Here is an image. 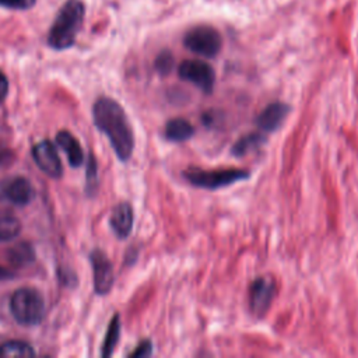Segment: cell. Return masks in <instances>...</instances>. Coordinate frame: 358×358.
<instances>
[{
  "label": "cell",
  "instance_id": "cell-1",
  "mask_svg": "<svg viewBox=\"0 0 358 358\" xmlns=\"http://www.w3.org/2000/svg\"><path fill=\"white\" fill-rule=\"evenodd\" d=\"M94 122L106 134L117 158L127 161L134 150V133L124 109L110 98H99L94 105Z\"/></svg>",
  "mask_w": 358,
  "mask_h": 358
},
{
  "label": "cell",
  "instance_id": "cell-2",
  "mask_svg": "<svg viewBox=\"0 0 358 358\" xmlns=\"http://www.w3.org/2000/svg\"><path fill=\"white\" fill-rule=\"evenodd\" d=\"M84 18V6L80 0H67L60 8L48 36L55 49H66L74 43L76 35Z\"/></svg>",
  "mask_w": 358,
  "mask_h": 358
},
{
  "label": "cell",
  "instance_id": "cell-3",
  "mask_svg": "<svg viewBox=\"0 0 358 358\" xmlns=\"http://www.w3.org/2000/svg\"><path fill=\"white\" fill-rule=\"evenodd\" d=\"M183 179L194 187L206 190H217L235 185L250 178V171L242 168H222V169H200L192 168L182 172Z\"/></svg>",
  "mask_w": 358,
  "mask_h": 358
},
{
  "label": "cell",
  "instance_id": "cell-4",
  "mask_svg": "<svg viewBox=\"0 0 358 358\" xmlns=\"http://www.w3.org/2000/svg\"><path fill=\"white\" fill-rule=\"evenodd\" d=\"M10 310L14 319L24 326L38 324L45 315L43 296L32 288H20L10 298Z\"/></svg>",
  "mask_w": 358,
  "mask_h": 358
},
{
  "label": "cell",
  "instance_id": "cell-5",
  "mask_svg": "<svg viewBox=\"0 0 358 358\" xmlns=\"http://www.w3.org/2000/svg\"><path fill=\"white\" fill-rule=\"evenodd\" d=\"M183 43L190 52L196 55L204 57H214L221 49L222 39L221 35L214 28L200 25L186 32Z\"/></svg>",
  "mask_w": 358,
  "mask_h": 358
},
{
  "label": "cell",
  "instance_id": "cell-6",
  "mask_svg": "<svg viewBox=\"0 0 358 358\" xmlns=\"http://www.w3.org/2000/svg\"><path fill=\"white\" fill-rule=\"evenodd\" d=\"M182 80L199 87L204 94H211L215 85L214 69L203 60H185L178 67Z\"/></svg>",
  "mask_w": 358,
  "mask_h": 358
},
{
  "label": "cell",
  "instance_id": "cell-7",
  "mask_svg": "<svg viewBox=\"0 0 358 358\" xmlns=\"http://www.w3.org/2000/svg\"><path fill=\"white\" fill-rule=\"evenodd\" d=\"M275 281L268 277H256L249 285V308L255 316H263L275 296Z\"/></svg>",
  "mask_w": 358,
  "mask_h": 358
},
{
  "label": "cell",
  "instance_id": "cell-8",
  "mask_svg": "<svg viewBox=\"0 0 358 358\" xmlns=\"http://www.w3.org/2000/svg\"><path fill=\"white\" fill-rule=\"evenodd\" d=\"M32 157L42 172L55 179L62 176L60 158L57 155L55 145L49 140H43L35 144L32 148Z\"/></svg>",
  "mask_w": 358,
  "mask_h": 358
},
{
  "label": "cell",
  "instance_id": "cell-9",
  "mask_svg": "<svg viewBox=\"0 0 358 358\" xmlns=\"http://www.w3.org/2000/svg\"><path fill=\"white\" fill-rule=\"evenodd\" d=\"M289 112L291 106L288 103L280 101L271 102L259 113V116L256 117V124L266 134L275 131L282 126Z\"/></svg>",
  "mask_w": 358,
  "mask_h": 358
},
{
  "label": "cell",
  "instance_id": "cell-10",
  "mask_svg": "<svg viewBox=\"0 0 358 358\" xmlns=\"http://www.w3.org/2000/svg\"><path fill=\"white\" fill-rule=\"evenodd\" d=\"M91 263L94 267V284L98 294H108L113 285V267L108 256L102 250L91 253Z\"/></svg>",
  "mask_w": 358,
  "mask_h": 358
},
{
  "label": "cell",
  "instance_id": "cell-11",
  "mask_svg": "<svg viewBox=\"0 0 358 358\" xmlns=\"http://www.w3.org/2000/svg\"><path fill=\"white\" fill-rule=\"evenodd\" d=\"M1 194L15 206H25L34 199V187L25 178H13L1 185Z\"/></svg>",
  "mask_w": 358,
  "mask_h": 358
},
{
  "label": "cell",
  "instance_id": "cell-12",
  "mask_svg": "<svg viewBox=\"0 0 358 358\" xmlns=\"http://www.w3.org/2000/svg\"><path fill=\"white\" fill-rule=\"evenodd\" d=\"M134 214L133 207L127 201H122L112 210L110 214V227L117 238L124 239L129 236L133 228Z\"/></svg>",
  "mask_w": 358,
  "mask_h": 358
},
{
  "label": "cell",
  "instance_id": "cell-13",
  "mask_svg": "<svg viewBox=\"0 0 358 358\" xmlns=\"http://www.w3.org/2000/svg\"><path fill=\"white\" fill-rule=\"evenodd\" d=\"M164 136L168 141L183 143L194 136V126L187 119L173 117L166 122Z\"/></svg>",
  "mask_w": 358,
  "mask_h": 358
},
{
  "label": "cell",
  "instance_id": "cell-14",
  "mask_svg": "<svg viewBox=\"0 0 358 358\" xmlns=\"http://www.w3.org/2000/svg\"><path fill=\"white\" fill-rule=\"evenodd\" d=\"M56 143L67 154V158L71 166H80L83 164V159H84L83 150L71 133L64 130L59 131L56 136Z\"/></svg>",
  "mask_w": 358,
  "mask_h": 358
},
{
  "label": "cell",
  "instance_id": "cell-15",
  "mask_svg": "<svg viewBox=\"0 0 358 358\" xmlns=\"http://www.w3.org/2000/svg\"><path fill=\"white\" fill-rule=\"evenodd\" d=\"M266 141H267V137H266V133H263V131H260V133H248V134L239 137L234 143V145L231 148V154L234 157H243L248 152L255 151L256 148L262 147Z\"/></svg>",
  "mask_w": 358,
  "mask_h": 358
},
{
  "label": "cell",
  "instance_id": "cell-16",
  "mask_svg": "<svg viewBox=\"0 0 358 358\" xmlns=\"http://www.w3.org/2000/svg\"><path fill=\"white\" fill-rule=\"evenodd\" d=\"M35 355V350L24 341H7L0 345L1 358H27Z\"/></svg>",
  "mask_w": 358,
  "mask_h": 358
},
{
  "label": "cell",
  "instance_id": "cell-17",
  "mask_svg": "<svg viewBox=\"0 0 358 358\" xmlns=\"http://www.w3.org/2000/svg\"><path fill=\"white\" fill-rule=\"evenodd\" d=\"M34 249L29 243H18L8 250V260L14 266H25L34 260Z\"/></svg>",
  "mask_w": 358,
  "mask_h": 358
},
{
  "label": "cell",
  "instance_id": "cell-18",
  "mask_svg": "<svg viewBox=\"0 0 358 358\" xmlns=\"http://www.w3.org/2000/svg\"><path fill=\"white\" fill-rule=\"evenodd\" d=\"M119 334H120V322H119V315H115L113 319L110 320L105 341H103V347H102V355L103 357H109L112 355L115 345L119 340Z\"/></svg>",
  "mask_w": 358,
  "mask_h": 358
},
{
  "label": "cell",
  "instance_id": "cell-19",
  "mask_svg": "<svg viewBox=\"0 0 358 358\" xmlns=\"http://www.w3.org/2000/svg\"><path fill=\"white\" fill-rule=\"evenodd\" d=\"M21 231L20 221L13 215H0V242L15 238Z\"/></svg>",
  "mask_w": 358,
  "mask_h": 358
},
{
  "label": "cell",
  "instance_id": "cell-20",
  "mask_svg": "<svg viewBox=\"0 0 358 358\" xmlns=\"http://www.w3.org/2000/svg\"><path fill=\"white\" fill-rule=\"evenodd\" d=\"M155 69L162 76H166L172 71V69H173V56L171 55V52L164 50L157 56Z\"/></svg>",
  "mask_w": 358,
  "mask_h": 358
},
{
  "label": "cell",
  "instance_id": "cell-21",
  "mask_svg": "<svg viewBox=\"0 0 358 358\" xmlns=\"http://www.w3.org/2000/svg\"><path fill=\"white\" fill-rule=\"evenodd\" d=\"M152 354V343L150 340H143L134 351L129 354V357H136V358H144Z\"/></svg>",
  "mask_w": 358,
  "mask_h": 358
},
{
  "label": "cell",
  "instance_id": "cell-22",
  "mask_svg": "<svg viewBox=\"0 0 358 358\" xmlns=\"http://www.w3.org/2000/svg\"><path fill=\"white\" fill-rule=\"evenodd\" d=\"M35 0H0V4L8 8H29Z\"/></svg>",
  "mask_w": 358,
  "mask_h": 358
},
{
  "label": "cell",
  "instance_id": "cell-23",
  "mask_svg": "<svg viewBox=\"0 0 358 358\" xmlns=\"http://www.w3.org/2000/svg\"><path fill=\"white\" fill-rule=\"evenodd\" d=\"M7 92H8V81H7L6 76L0 71V102L6 98Z\"/></svg>",
  "mask_w": 358,
  "mask_h": 358
}]
</instances>
